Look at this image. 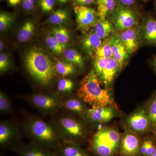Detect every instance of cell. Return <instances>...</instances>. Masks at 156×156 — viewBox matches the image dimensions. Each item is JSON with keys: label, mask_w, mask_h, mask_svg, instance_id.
Returning <instances> with one entry per match:
<instances>
[{"label": "cell", "mask_w": 156, "mask_h": 156, "mask_svg": "<svg viewBox=\"0 0 156 156\" xmlns=\"http://www.w3.org/2000/svg\"><path fill=\"white\" fill-rule=\"evenodd\" d=\"M46 44L50 50L56 54L63 53L65 50L66 45L61 44L54 36L48 37L46 40Z\"/></svg>", "instance_id": "obj_25"}, {"label": "cell", "mask_w": 156, "mask_h": 156, "mask_svg": "<svg viewBox=\"0 0 156 156\" xmlns=\"http://www.w3.org/2000/svg\"><path fill=\"white\" fill-rule=\"evenodd\" d=\"M66 108L71 111L82 114L84 111V106L80 100L76 98L69 99L65 103Z\"/></svg>", "instance_id": "obj_28"}, {"label": "cell", "mask_w": 156, "mask_h": 156, "mask_svg": "<svg viewBox=\"0 0 156 156\" xmlns=\"http://www.w3.org/2000/svg\"><path fill=\"white\" fill-rule=\"evenodd\" d=\"M35 0H23L22 6L26 11H30L33 9Z\"/></svg>", "instance_id": "obj_39"}, {"label": "cell", "mask_w": 156, "mask_h": 156, "mask_svg": "<svg viewBox=\"0 0 156 156\" xmlns=\"http://www.w3.org/2000/svg\"><path fill=\"white\" fill-rule=\"evenodd\" d=\"M30 131L34 138L44 147L59 145L58 138L53 128L41 120H35L32 122Z\"/></svg>", "instance_id": "obj_5"}, {"label": "cell", "mask_w": 156, "mask_h": 156, "mask_svg": "<svg viewBox=\"0 0 156 156\" xmlns=\"http://www.w3.org/2000/svg\"><path fill=\"white\" fill-rule=\"evenodd\" d=\"M77 95L92 108L108 106L113 104L110 93L108 90L101 87L94 69L85 76L80 83Z\"/></svg>", "instance_id": "obj_1"}, {"label": "cell", "mask_w": 156, "mask_h": 156, "mask_svg": "<svg viewBox=\"0 0 156 156\" xmlns=\"http://www.w3.org/2000/svg\"><path fill=\"white\" fill-rule=\"evenodd\" d=\"M22 156H56L44 147L31 145L25 147L21 152Z\"/></svg>", "instance_id": "obj_23"}, {"label": "cell", "mask_w": 156, "mask_h": 156, "mask_svg": "<svg viewBox=\"0 0 156 156\" xmlns=\"http://www.w3.org/2000/svg\"><path fill=\"white\" fill-rule=\"evenodd\" d=\"M34 24L31 21L26 22L20 30L17 39L20 42H25L28 41L33 35L35 31Z\"/></svg>", "instance_id": "obj_22"}, {"label": "cell", "mask_w": 156, "mask_h": 156, "mask_svg": "<svg viewBox=\"0 0 156 156\" xmlns=\"http://www.w3.org/2000/svg\"><path fill=\"white\" fill-rule=\"evenodd\" d=\"M155 9H156V0L155 1Z\"/></svg>", "instance_id": "obj_48"}, {"label": "cell", "mask_w": 156, "mask_h": 156, "mask_svg": "<svg viewBox=\"0 0 156 156\" xmlns=\"http://www.w3.org/2000/svg\"><path fill=\"white\" fill-rule=\"evenodd\" d=\"M147 114L150 125L156 129V94L150 102Z\"/></svg>", "instance_id": "obj_29"}, {"label": "cell", "mask_w": 156, "mask_h": 156, "mask_svg": "<svg viewBox=\"0 0 156 156\" xmlns=\"http://www.w3.org/2000/svg\"><path fill=\"white\" fill-rule=\"evenodd\" d=\"M151 156H156V151Z\"/></svg>", "instance_id": "obj_47"}, {"label": "cell", "mask_w": 156, "mask_h": 156, "mask_svg": "<svg viewBox=\"0 0 156 156\" xmlns=\"http://www.w3.org/2000/svg\"><path fill=\"white\" fill-rule=\"evenodd\" d=\"M1 1H2V0H1Z\"/></svg>", "instance_id": "obj_49"}, {"label": "cell", "mask_w": 156, "mask_h": 156, "mask_svg": "<svg viewBox=\"0 0 156 156\" xmlns=\"http://www.w3.org/2000/svg\"><path fill=\"white\" fill-rule=\"evenodd\" d=\"M52 33L57 40L63 45L69 41L70 35L67 29L63 27H56L52 30Z\"/></svg>", "instance_id": "obj_27"}, {"label": "cell", "mask_w": 156, "mask_h": 156, "mask_svg": "<svg viewBox=\"0 0 156 156\" xmlns=\"http://www.w3.org/2000/svg\"><path fill=\"white\" fill-rule=\"evenodd\" d=\"M32 101L37 107L44 109H51L58 105V101L52 96L36 95L32 98Z\"/></svg>", "instance_id": "obj_19"}, {"label": "cell", "mask_w": 156, "mask_h": 156, "mask_svg": "<svg viewBox=\"0 0 156 156\" xmlns=\"http://www.w3.org/2000/svg\"><path fill=\"white\" fill-rule=\"evenodd\" d=\"M127 122L132 130L139 133L145 132L151 125L147 112L144 109L134 113L128 117Z\"/></svg>", "instance_id": "obj_11"}, {"label": "cell", "mask_w": 156, "mask_h": 156, "mask_svg": "<svg viewBox=\"0 0 156 156\" xmlns=\"http://www.w3.org/2000/svg\"><path fill=\"white\" fill-rule=\"evenodd\" d=\"M140 18L138 10L117 5L108 19L116 31H121L139 25Z\"/></svg>", "instance_id": "obj_4"}, {"label": "cell", "mask_w": 156, "mask_h": 156, "mask_svg": "<svg viewBox=\"0 0 156 156\" xmlns=\"http://www.w3.org/2000/svg\"><path fill=\"white\" fill-rule=\"evenodd\" d=\"M10 104L7 98L2 93L0 94V110L1 112H6L9 110Z\"/></svg>", "instance_id": "obj_37"}, {"label": "cell", "mask_w": 156, "mask_h": 156, "mask_svg": "<svg viewBox=\"0 0 156 156\" xmlns=\"http://www.w3.org/2000/svg\"><path fill=\"white\" fill-rule=\"evenodd\" d=\"M60 2L62 3H66L68 0H58Z\"/></svg>", "instance_id": "obj_45"}, {"label": "cell", "mask_w": 156, "mask_h": 156, "mask_svg": "<svg viewBox=\"0 0 156 156\" xmlns=\"http://www.w3.org/2000/svg\"><path fill=\"white\" fill-rule=\"evenodd\" d=\"M13 20L11 15L6 13H1L0 14V30L3 31L9 27Z\"/></svg>", "instance_id": "obj_32"}, {"label": "cell", "mask_w": 156, "mask_h": 156, "mask_svg": "<svg viewBox=\"0 0 156 156\" xmlns=\"http://www.w3.org/2000/svg\"><path fill=\"white\" fill-rule=\"evenodd\" d=\"M56 156H89L80 147L71 142L58 145Z\"/></svg>", "instance_id": "obj_18"}, {"label": "cell", "mask_w": 156, "mask_h": 156, "mask_svg": "<svg viewBox=\"0 0 156 156\" xmlns=\"http://www.w3.org/2000/svg\"><path fill=\"white\" fill-rule=\"evenodd\" d=\"M109 39L112 51V57L119 62L122 70L128 62L130 55L124 45L115 34L110 37Z\"/></svg>", "instance_id": "obj_13"}, {"label": "cell", "mask_w": 156, "mask_h": 156, "mask_svg": "<svg viewBox=\"0 0 156 156\" xmlns=\"http://www.w3.org/2000/svg\"><path fill=\"white\" fill-rule=\"evenodd\" d=\"M94 70L98 79L108 63V58H102L94 59Z\"/></svg>", "instance_id": "obj_31"}, {"label": "cell", "mask_w": 156, "mask_h": 156, "mask_svg": "<svg viewBox=\"0 0 156 156\" xmlns=\"http://www.w3.org/2000/svg\"><path fill=\"white\" fill-rule=\"evenodd\" d=\"M9 65V60L8 56L4 53L0 54V71H5L8 69Z\"/></svg>", "instance_id": "obj_36"}, {"label": "cell", "mask_w": 156, "mask_h": 156, "mask_svg": "<svg viewBox=\"0 0 156 156\" xmlns=\"http://www.w3.org/2000/svg\"><path fill=\"white\" fill-rule=\"evenodd\" d=\"M156 151V146L153 141L150 139H148V147L146 156H151Z\"/></svg>", "instance_id": "obj_38"}, {"label": "cell", "mask_w": 156, "mask_h": 156, "mask_svg": "<svg viewBox=\"0 0 156 156\" xmlns=\"http://www.w3.org/2000/svg\"><path fill=\"white\" fill-rule=\"evenodd\" d=\"M12 136V131L9 126L5 124H1L0 126V143L2 145L9 142Z\"/></svg>", "instance_id": "obj_30"}, {"label": "cell", "mask_w": 156, "mask_h": 156, "mask_svg": "<svg viewBox=\"0 0 156 156\" xmlns=\"http://www.w3.org/2000/svg\"><path fill=\"white\" fill-rule=\"evenodd\" d=\"M148 147V139L146 140L140 145L139 154L141 156H146Z\"/></svg>", "instance_id": "obj_41"}, {"label": "cell", "mask_w": 156, "mask_h": 156, "mask_svg": "<svg viewBox=\"0 0 156 156\" xmlns=\"http://www.w3.org/2000/svg\"><path fill=\"white\" fill-rule=\"evenodd\" d=\"M24 63L29 73L43 85L50 83L56 72L51 59L39 48H33L27 51Z\"/></svg>", "instance_id": "obj_2"}, {"label": "cell", "mask_w": 156, "mask_h": 156, "mask_svg": "<svg viewBox=\"0 0 156 156\" xmlns=\"http://www.w3.org/2000/svg\"><path fill=\"white\" fill-rule=\"evenodd\" d=\"M103 41L95 33L93 29L84 34L81 40V45L83 49L90 56L102 44Z\"/></svg>", "instance_id": "obj_15"}, {"label": "cell", "mask_w": 156, "mask_h": 156, "mask_svg": "<svg viewBox=\"0 0 156 156\" xmlns=\"http://www.w3.org/2000/svg\"><path fill=\"white\" fill-rule=\"evenodd\" d=\"M55 4V0H41V6L42 10L49 12L53 9Z\"/></svg>", "instance_id": "obj_35"}, {"label": "cell", "mask_w": 156, "mask_h": 156, "mask_svg": "<svg viewBox=\"0 0 156 156\" xmlns=\"http://www.w3.org/2000/svg\"><path fill=\"white\" fill-rule=\"evenodd\" d=\"M91 56L94 59L102 58L109 59L112 57V51L109 38L104 40L100 47L93 52Z\"/></svg>", "instance_id": "obj_20"}, {"label": "cell", "mask_w": 156, "mask_h": 156, "mask_svg": "<svg viewBox=\"0 0 156 156\" xmlns=\"http://www.w3.org/2000/svg\"><path fill=\"white\" fill-rule=\"evenodd\" d=\"M137 1H141V2H148L149 0H137Z\"/></svg>", "instance_id": "obj_46"}, {"label": "cell", "mask_w": 156, "mask_h": 156, "mask_svg": "<svg viewBox=\"0 0 156 156\" xmlns=\"http://www.w3.org/2000/svg\"><path fill=\"white\" fill-rule=\"evenodd\" d=\"M74 10L78 28L83 34L92 29L99 19L97 10L89 6L75 5Z\"/></svg>", "instance_id": "obj_6"}, {"label": "cell", "mask_w": 156, "mask_h": 156, "mask_svg": "<svg viewBox=\"0 0 156 156\" xmlns=\"http://www.w3.org/2000/svg\"><path fill=\"white\" fill-rule=\"evenodd\" d=\"M74 66L70 62L58 61L56 62L55 65V72L61 76L69 75L75 72Z\"/></svg>", "instance_id": "obj_24"}, {"label": "cell", "mask_w": 156, "mask_h": 156, "mask_svg": "<svg viewBox=\"0 0 156 156\" xmlns=\"http://www.w3.org/2000/svg\"><path fill=\"white\" fill-rule=\"evenodd\" d=\"M74 87V83L68 79H62L59 80L58 84V89L61 92H69Z\"/></svg>", "instance_id": "obj_33"}, {"label": "cell", "mask_w": 156, "mask_h": 156, "mask_svg": "<svg viewBox=\"0 0 156 156\" xmlns=\"http://www.w3.org/2000/svg\"><path fill=\"white\" fill-rule=\"evenodd\" d=\"M115 1L117 5H120L124 7L131 8V9L139 11L138 9L137 0H115Z\"/></svg>", "instance_id": "obj_34"}, {"label": "cell", "mask_w": 156, "mask_h": 156, "mask_svg": "<svg viewBox=\"0 0 156 156\" xmlns=\"http://www.w3.org/2000/svg\"><path fill=\"white\" fill-rule=\"evenodd\" d=\"M87 113L90 120L99 123L109 122L115 115L114 109L110 106L92 108L87 110Z\"/></svg>", "instance_id": "obj_12"}, {"label": "cell", "mask_w": 156, "mask_h": 156, "mask_svg": "<svg viewBox=\"0 0 156 156\" xmlns=\"http://www.w3.org/2000/svg\"><path fill=\"white\" fill-rule=\"evenodd\" d=\"M60 125L68 138L71 140L78 139L83 136L84 129L82 125L72 118H62L60 121Z\"/></svg>", "instance_id": "obj_10"}, {"label": "cell", "mask_w": 156, "mask_h": 156, "mask_svg": "<svg viewBox=\"0 0 156 156\" xmlns=\"http://www.w3.org/2000/svg\"><path fill=\"white\" fill-rule=\"evenodd\" d=\"M121 71L119 62L113 57H112L109 59L108 63L98 80L107 88L111 85L117 74Z\"/></svg>", "instance_id": "obj_14"}, {"label": "cell", "mask_w": 156, "mask_h": 156, "mask_svg": "<svg viewBox=\"0 0 156 156\" xmlns=\"http://www.w3.org/2000/svg\"><path fill=\"white\" fill-rule=\"evenodd\" d=\"M92 29L103 41L114 34L116 31L113 24L108 19H98Z\"/></svg>", "instance_id": "obj_16"}, {"label": "cell", "mask_w": 156, "mask_h": 156, "mask_svg": "<svg viewBox=\"0 0 156 156\" xmlns=\"http://www.w3.org/2000/svg\"><path fill=\"white\" fill-rule=\"evenodd\" d=\"M131 56L143 45L139 25L124 30L116 31L114 34Z\"/></svg>", "instance_id": "obj_7"}, {"label": "cell", "mask_w": 156, "mask_h": 156, "mask_svg": "<svg viewBox=\"0 0 156 156\" xmlns=\"http://www.w3.org/2000/svg\"><path fill=\"white\" fill-rule=\"evenodd\" d=\"M139 24L143 45L156 47V19L151 13L142 16Z\"/></svg>", "instance_id": "obj_8"}, {"label": "cell", "mask_w": 156, "mask_h": 156, "mask_svg": "<svg viewBox=\"0 0 156 156\" xmlns=\"http://www.w3.org/2000/svg\"><path fill=\"white\" fill-rule=\"evenodd\" d=\"M68 13L64 9H58L50 15L49 21L53 24H62L67 20Z\"/></svg>", "instance_id": "obj_26"}, {"label": "cell", "mask_w": 156, "mask_h": 156, "mask_svg": "<svg viewBox=\"0 0 156 156\" xmlns=\"http://www.w3.org/2000/svg\"><path fill=\"white\" fill-rule=\"evenodd\" d=\"M121 135L113 128H101L92 137L91 148L96 156H114L120 149Z\"/></svg>", "instance_id": "obj_3"}, {"label": "cell", "mask_w": 156, "mask_h": 156, "mask_svg": "<svg viewBox=\"0 0 156 156\" xmlns=\"http://www.w3.org/2000/svg\"><path fill=\"white\" fill-rule=\"evenodd\" d=\"M151 64L154 69L156 72V55L152 58Z\"/></svg>", "instance_id": "obj_43"}, {"label": "cell", "mask_w": 156, "mask_h": 156, "mask_svg": "<svg viewBox=\"0 0 156 156\" xmlns=\"http://www.w3.org/2000/svg\"><path fill=\"white\" fill-rule=\"evenodd\" d=\"M75 5L89 6L96 3V0H73Z\"/></svg>", "instance_id": "obj_40"}, {"label": "cell", "mask_w": 156, "mask_h": 156, "mask_svg": "<svg viewBox=\"0 0 156 156\" xmlns=\"http://www.w3.org/2000/svg\"><path fill=\"white\" fill-rule=\"evenodd\" d=\"M139 140L134 134L126 132L121 140L120 150L123 156H137L140 147Z\"/></svg>", "instance_id": "obj_9"}, {"label": "cell", "mask_w": 156, "mask_h": 156, "mask_svg": "<svg viewBox=\"0 0 156 156\" xmlns=\"http://www.w3.org/2000/svg\"><path fill=\"white\" fill-rule=\"evenodd\" d=\"M96 3L98 15L100 19L108 18L117 5L115 0H96Z\"/></svg>", "instance_id": "obj_17"}, {"label": "cell", "mask_w": 156, "mask_h": 156, "mask_svg": "<svg viewBox=\"0 0 156 156\" xmlns=\"http://www.w3.org/2000/svg\"><path fill=\"white\" fill-rule=\"evenodd\" d=\"M9 2L11 5L15 6L19 4L21 0H8Z\"/></svg>", "instance_id": "obj_42"}, {"label": "cell", "mask_w": 156, "mask_h": 156, "mask_svg": "<svg viewBox=\"0 0 156 156\" xmlns=\"http://www.w3.org/2000/svg\"><path fill=\"white\" fill-rule=\"evenodd\" d=\"M63 56L69 62L76 66L80 68L83 69V58L81 54L76 50L73 49H68L63 51Z\"/></svg>", "instance_id": "obj_21"}, {"label": "cell", "mask_w": 156, "mask_h": 156, "mask_svg": "<svg viewBox=\"0 0 156 156\" xmlns=\"http://www.w3.org/2000/svg\"><path fill=\"white\" fill-rule=\"evenodd\" d=\"M3 48H4V43L2 41H1V42H0V50L1 51L3 50Z\"/></svg>", "instance_id": "obj_44"}]
</instances>
